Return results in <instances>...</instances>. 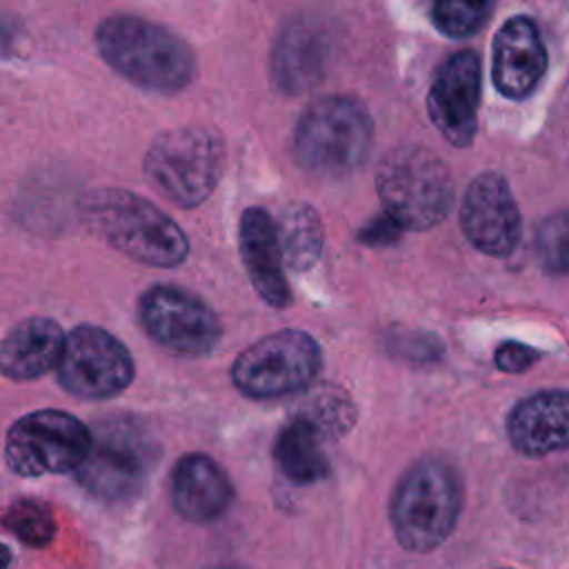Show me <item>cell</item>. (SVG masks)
I'll list each match as a JSON object with an SVG mask.
<instances>
[{
	"label": "cell",
	"mask_w": 569,
	"mask_h": 569,
	"mask_svg": "<svg viewBox=\"0 0 569 569\" xmlns=\"http://www.w3.org/2000/svg\"><path fill=\"white\" fill-rule=\"evenodd\" d=\"M80 216L91 233L133 262L171 269L187 260L189 238L151 200L116 187L84 193Z\"/></svg>",
	"instance_id": "obj_1"
},
{
	"label": "cell",
	"mask_w": 569,
	"mask_h": 569,
	"mask_svg": "<svg viewBox=\"0 0 569 569\" xmlns=\"http://www.w3.org/2000/svg\"><path fill=\"white\" fill-rule=\"evenodd\" d=\"M96 44L116 73L147 91L178 93L196 76V58L189 44L147 18L118 13L102 20Z\"/></svg>",
	"instance_id": "obj_2"
},
{
	"label": "cell",
	"mask_w": 569,
	"mask_h": 569,
	"mask_svg": "<svg viewBox=\"0 0 569 569\" xmlns=\"http://www.w3.org/2000/svg\"><path fill=\"white\" fill-rule=\"evenodd\" d=\"M460 509L462 485L456 469L438 458H425L400 478L389 518L402 549L427 553L453 533Z\"/></svg>",
	"instance_id": "obj_3"
},
{
	"label": "cell",
	"mask_w": 569,
	"mask_h": 569,
	"mask_svg": "<svg viewBox=\"0 0 569 569\" xmlns=\"http://www.w3.org/2000/svg\"><path fill=\"white\" fill-rule=\"evenodd\" d=\"M376 191L385 213L402 229L425 231L442 222L453 202L447 164L425 147L391 149L376 171Z\"/></svg>",
	"instance_id": "obj_4"
},
{
	"label": "cell",
	"mask_w": 569,
	"mask_h": 569,
	"mask_svg": "<svg viewBox=\"0 0 569 569\" xmlns=\"http://www.w3.org/2000/svg\"><path fill=\"white\" fill-rule=\"evenodd\" d=\"M160 445L133 416H116L91 429V445L76 469L78 482L102 500L136 498L156 462Z\"/></svg>",
	"instance_id": "obj_5"
},
{
	"label": "cell",
	"mask_w": 569,
	"mask_h": 569,
	"mask_svg": "<svg viewBox=\"0 0 569 569\" xmlns=\"http://www.w3.org/2000/svg\"><path fill=\"white\" fill-rule=\"evenodd\" d=\"M373 122L362 102L349 96H327L311 102L293 131V153L300 167L318 176H345L369 153Z\"/></svg>",
	"instance_id": "obj_6"
},
{
	"label": "cell",
	"mask_w": 569,
	"mask_h": 569,
	"mask_svg": "<svg viewBox=\"0 0 569 569\" xmlns=\"http://www.w3.org/2000/svg\"><path fill=\"white\" fill-rule=\"evenodd\" d=\"M144 176L173 204L193 209L220 182L224 169L222 138L200 124L162 131L144 153Z\"/></svg>",
	"instance_id": "obj_7"
},
{
	"label": "cell",
	"mask_w": 569,
	"mask_h": 569,
	"mask_svg": "<svg viewBox=\"0 0 569 569\" xmlns=\"http://www.w3.org/2000/svg\"><path fill=\"white\" fill-rule=\"evenodd\" d=\"M320 367L322 351L316 338L300 329H282L238 353L231 365V382L256 400L282 398L307 389Z\"/></svg>",
	"instance_id": "obj_8"
},
{
	"label": "cell",
	"mask_w": 569,
	"mask_h": 569,
	"mask_svg": "<svg viewBox=\"0 0 569 569\" xmlns=\"http://www.w3.org/2000/svg\"><path fill=\"white\" fill-rule=\"evenodd\" d=\"M91 445V429L69 411L38 409L20 416L7 431L4 460L18 476L40 478L80 467Z\"/></svg>",
	"instance_id": "obj_9"
},
{
	"label": "cell",
	"mask_w": 569,
	"mask_h": 569,
	"mask_svg": "<svg viewBox=\"0 0 569 569\" xmlns=\"http://www.w3.org/2000/svg\"><path fill=\"white\" fill-rule=\"evenodd\" d=\"M56 371L67 393L80 400H109L133 382L136 362L111 331L78 325L64 336Z\"/></svg>",
	"instance_id": "obj_10"
},
{
	"label": "cell",
	"mask_w": 569,
	"mask_h": 569,
	"mask_svg": "<svg viewBox=\"0 0 569 569\" xmlns=\"http://www.w3.org/2000/svg\"><path fill=\"white\" fill-rule=\"evenodd\" d=\"M140 325L147 336L176 356H204L222 338L216 311L176 284H153L138 302Z\"/></svg>",
	"instance_id": "obj_11"
},
{
	"label": "cell",
	"mask_w": 569,
	"mask_h": 569,
	"mask_svg": "<svg viewBox=\"0 0 569 569\" xmlns=\"http://www.w3.org/2000/svg\"><path fill=\"white\" fill-rule=\"evenodd\" d=\"M460 227L465 238L487 256L505 258L516 249L522 220L505 176L485 171L469 182L460 204Z\"/></svg>",
	"instance_id": "obj_12"
},
{
	"label": "cell",
	"mask_w": 569,
	"mask_h": 569,
	"mask_svg": "<svg viewBox=\"0 0 569 569\" xmlns=\"http://www.w3.org/2000/svg\"><path fill=\"white\" fill-rule=\"evenodd\" d=\"M482 69L473 51L449 56L438 69L429 96L427 111L440 136L453 147H469L478 131Z\"/></svg>",
	"instance_id": "obj_13"
},
{
	"label": "cell",
	"mask_w": 569,
	"mask_h": 569,
	"mask_svg": "<svg viewBox=\"0 0 569 569\" xmlns=\"http://www.w3.org/2000/svg\"><path fill=\"white\" fill-rule=\"evenodd\" d=\"M547 69V49L531 18H509L493 38L491 78L496 89L511 100L527 98Z\"/></svg>",
	"instance_id": "obj_14"
},
{
	"label": "cell",
	"mask_w": 569,
	"mask_h": 569,
	"mask_svg": "<svg viewBox=\"0 0 569 569\" xmlns=\"http://www.w3.org/2000/svg\"><path fill=\"white\" fill-rule=\"evenodd\" d=\"M238 247L256 293L269 307L284 309L291 302V291L284 276L278 227L267 209H244L238 224Z\"/></svg>",
	"instance_id": "obj_15"
},
{
	"label": "cell",
	"mask_w": 569,
	"mask_h": 569,
	"mask_svg": "<svg viewBox=\"0 0 569 569\" xmlns=\"http://www.w3.org/2000/svg\"><path fill=\"white\" fill-rule=\"evenodd\" d=\"M511 447L529 458L569 449V391L551 389L522 398L505 420Z\"/></svg>",
	"instance_id": "obj_16"
},
{
	"label": "cell",
	"mask_w": 569,
	"mask_h": 569,
	"mask_svg": "<svg viewBox=\"0 0 569 569\" xmlns=\"http://www.w3.org/2000/svg\"><path fill=\"white\" fill-rule=\"evenodd\" d=\"M171 500L184 520L207 525L229 509L233 485L211 456L193 451L182 456L171 471Z\"/></svg>",
	"instance_id": "obj_17"
},
{
	"label": "cell",
	"mask_w": 569,
	"mask_h": 569,
	"mask_svg": "<svg viewBox=\"0 0 569 569\" xmlns=\"http://www.w3.org/2000/svg\"><path fill=\"white\" fill-rule=\"evenodd\" d=\"M64 347L62 327L47 316H33L13 325L0 338V376L29 382L58 367Z\"/></svg>",
	"instance_id": "obj_18"
},
{
	"label": "cell",
	"mask_w": 569,
	"mask_h": 569,
	"mask_svg": "<svg viewBox=\"0 0 569 569\" xmlns=\"http://www.w3.org/2000/svg\"><path fill=\"white\" fill-rule=\"evenodd\" d=\"M325 433L307 416H293L276 436L273 458L284 478L293 485H311L329 473V460L322 449Z\"/></svg>",
	"instance_id": "obj_19"
},
{
	"label": "cell",
	"mask_w": 569,
	"mask_h": 569,
	"mask_svg": "<svg viewBox=\"0 0 569 569\" xmlns=\"http://www.w3.org/2000/svg\"><path fill=\"white\" fill-rule=\"evenodd\" d=\"M325 67V42L316 29L291 27L273 49V78L287 93H300L318 82Z\"/></svg>",
	"instance_id": "obj_20"
},
{
	"label": "cell",
	"mask_w": 569,
	"mask_h": 569,
	"mask_svg": "<svg viewBox=\"0 0 569 569\" xmlns=\"http://www.w3.org/2000/svg\"><path fill=\"white\" fill-rule=\"evenodd\" d=\"M276 227L284 264L296 271L311 269L325 244L322 222L316 209L305 202H291L284 207Z\"/></svg>",
	"instance_id": "obj_21"
},
{
	"label": "cell",
	"mask_w": 569,
	"mask_h": 569,
	"mask_svg": "<svg viewBox=\"0 0 569 569\" xmlns=\"http://www.w3.org/2000/svg\"><path fill=\"white\" fill-rule=\"evenodd\" d=\"M2 527L27 547H47L56 538V516L38 498H18L2 513Z\"/></svg>",
	"instance_id": "obj_22"
},
{
	"label": "cell",
	"mask_w": 569,
	"mask_h": 569,
	"mask_svg": "<svg viewBox=\"0 0 569 569\" xmlns=\"http://www.w3.org/2000/svg\"><path fill=\"white\" fill-rule=\"evenodd\" d=\"M496 0H433V24L449 38H469L491 18Z\"/></svg>",
	"instance_id": "obj_23"
},
{
	"label": "cell",
	"mask_w": 569,
	"mask_h": 569,
	"mask_svg": "<svg viewBox=\"0 0 569 569\" xmlns=\"http://www.w3.org/2000/svg\"><path fill=\"white\" fill-rule=\"evenodd\" d=\"M536 251L547 271L569 276V209L542 220L536 233Z\"/></svg>",
	"instance_id": "obj_24"
},
{
	"label": "cell",
	"mask_w": 569,
	"mask_h": 569,
	"mask_svg": "<svg viewBox=\"0 0 569 569\" xmlns=\"http://www.w3.org/2000/svg\"><path fill=\"white\" fill-rule=\"evenodd\" d=\"M307 413L325 436H331V433H342L345 429H349L351 425V405L347 398L338 396V393H322L318 396L313 402H311V409L309 411H302Z\"/></svg>",
	"instance_id": "obj_25"
},
{
	"label": "cell",
	"mask_w": 569,
	"mask_h": 569,
	"mask_svg": "<svg viewBox=\"0 0 569 569\" xmlns=\"http://www.w3.org/2000/svg\"><path fill=\"white\" fill-rule=\"evenodd\" d=\"M493 360H496V367L505 373H522L540 360V351H536L529 345L507 340L496 349Z\"/></svg>",
	"instance_id": "obj_26"
},
{
	"label": "cell",
	"mask_w": 569,
	"mask_h": 569,
	"mask_svg": "<svg viewBox=\"0 0 569 569\" xmlns=\"http://www.w3.org/2000/svg\"><path fill=\"white\" fill-rule=\"evenodd\" d=\"M405 229L389 216L382 211V216L373 218L360 233V240L367 244H391L400 238Z\"/></svg>",
	"instance_id": "obj_27"
},
{
	"label": "cell",
	"mask_w": 569,
	"mask_h": 569,
	"mask_svg": "<svg viewBox=\"0 0 569 569\" xmlns=\"http://www.w3.org/2000/svg\"><path fill=\"white\" fill-rule=\"evenodd\" d=\"M16 40V24L7 16L0 13V56H4Z\"/></svg>",
	"instance_id": "obj_28"
},
{
	"label": "cell",
	"mask_w": 569,
	"mask_h": 569,
	"mask_svg": "<svg viewBox=\"0 0 569 569\" xmlns=\"http://www.w3.org/2000/svg\"><path fill=\"white\" fill-rule=\"evenodd\" d=\"M7 565H11V551L4 545H0V569H4Z\"/></svg>",
	"instance_id": "obj_29"
}]
</instances>
